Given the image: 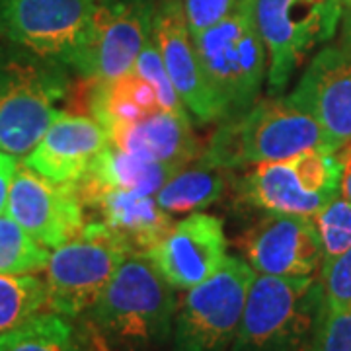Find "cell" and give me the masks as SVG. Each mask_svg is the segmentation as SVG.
<instances>
[{
	"instance_id": "836d02e7",
	"label": "cell",
	"mask_w": 351,
	"mask_h": 351,
	"mask_svg": "<svg viewBox=\"0 0 351 351\" xmlns=\"http://www.w3.org/2000/svg\"><path fill=\"white\" fill-rule=\"evenodd\" d=\"M332 2H336V4H339L341 8H348V6H351V0H332Z\"/></svg>"
},
{
	"instance_id": "d4e9b609",
	"label": "cell",
	"mask_w": 351,
	"mask_h": 351,
	"mask_svg": "<svg viewBox=\"0 0 351 351\" xmlns=\"http://www.w3.org/2000/svg\"><path fill=\"white\" fill-rule=\"evenodd\" d=\"M49 248L41 246L8 213L0 215V274L25 276L45 269Z\"/></svg>"
},
{
	"instance_id": "7a4b0ae2",
	"label": "cell",
	"mask_w": 351,
	"mask_h": 351,
	"mask_svg": "<svg viewBox=\"0 0 351 351\" xmlns=\"http://www.w3.org/2000/svg\"><path fill=\"white\" fill-rule=\"evenodd\" d=\"M304 151L332 152L324 131L289 100L269 98L256 101L248 112L223 119L199 154V164L230 170L289 160Z\"/></svg>"
},
{
	"instance_id": "ffe728a7",
	"label": "cell",
	"mask_w": 351,
	"mask_h": 351,
	"mask_svg": "<svg viewBox=\"0 0 351 351\" xmlns=\"http://www.w3.org/2000/svg\"><path fill=\"white\" fill-rule=\"evenodd\" d=\"M88 108L110 138L121 129L162 110L156 90L135 69L113 80L92 82Z\"/></svg>"
},
{
	"instance_id": "5b68a950",
	"label": "cell",
	"mask_w": 351,
	"mask_h": 351,
	"mask_svg": "<svg viewBox=\"0 0 351 351\" xmlns=\"http://www.w3.org/2000/svg\"><path fill=\"white\" fill-rule=\"evenodd\" d=\"M322 304L314 277L256 274L230 351H308Z\"/></svg>"
},
{
	"instance_id": "52a82bcc",
	"label": "cell",
	"mask_w": 351,
	"mask_h": 351,
	"mask_svg": "<svg viewBox=\"0 0 351 351\" xmlns=\"http://www.w3.org/2000/svg\"><path fill=\"white\" fill-rule=\"evenodd\" d=\"M256 271L240 258H226L221 269L189 289L178 306L172 351H230Z\"/></svg>"
},
{
	"instance_id": "4dcf8cb0",
	"label": "cell",
	"mask_w": 351,
	"mask_h": 351,
	"mask_svg": "<svg viewBox=\"0 0 351 351\" xmlns=\"http://www.w3.org/2000/svg\"><path fill=\"white\" fill-rule=\"evenodd\" d=\"M16 170H18L16 156L0 151V215L6 211V203H8V195H10Z\"/></svg>"
},
{
	"instance_id": "4316f807",
	"label": "cell",
	"mask_w": 351,
	"mask_h": 351,
	"mask_svg": "<svg viewBox=\"0 0 351 351\" xmlns=\"http://www.w3.org/2000/svg\"><path fill=\"white\" fill-rule=\"evenodd\" d=\"M133 69L143 78H147L152 84V88L156 90V96H158L162 110L176 113H189L186 110V106L180 100L172 82H170V76L166 73V66L162 63V57H160L158 45L154 41V36L147 41V45H145V49L141 51Z\"/></svg>"
},
{
	"instance_id": "d6a6232c",
	"label": "cell",
	"mask_w": 351,
	"mask_h": 351,
	"mask_svg": "<svg viewBox=\"0 0 351 351\" xmlns=\"http://www.w3.org/2000/svg\"><path fill=\"white\" fill-rule=\"evenodd\" d=\"M341 20H343V43L351 47V6L343 8Z\"/></svg>"
},
{
	"instance_id": "e575fe53",
	"label": "cell",
	"mask_w": 351,
	"mask_h": 351,
	"mask_svg": "<svg viewBox=\"0 0 351 351\" xmlns=\"http://www.w3.org/2000/svg\"><path fill=\"white\" fill-rule=\"evenodd\" d=\"M346 147H351V143H350V145H346Z\"/></svg>"
},
{
	"instance_id": "cb8c5ba5",
	"label": "cell",
	"mask_w": 351,
	"mask_h": 351,
	"mask_svg": "<svg viewBox=\"0 0 351 351\" xmlns=\"http://www.w3.org/2000/svg\"><path fill=\"white\" fill-rule=\"evenodd\" d=\"M47 308V289L39 277L0 274V334Z\"/></svg>"
},
{
	"instance_id": "83f0119b",
	"label": "cell",
	"mask_w": 351,
	"mask_h": 351,
	"mask_svg": "<svg viewBox=\"0 0 351 351\" xmlns=\"http://www.w3.org/2000/svg\"><path fill=\"white\" fill-rule=\"evenodd\" d=\"M308 351H351V306H328L324 301Z\"/></svg>"
},
{
	"instance_id": "1f68e13d",
	"label": "cell",
	"mask_w": 351,
	"mask_h": 351,
	"mask_svg": "<svg viewBox=\"0 0 351 351\" xmlns=\"http://www.w3.org/2000/svg\"><path fill=\"white\" fill-rule=\"evenodd\" d=\"M338 160L341 164L339 174V195L351 203V147H341L338 151Z\"/></svg>"
},
{
	"instance_id": "9c48e42d",
	"label": "cell",
	"mask_w": 351,
	"mask_h": 351,
	"mask_svg": "<svg viewBox=\"0 0 351 351\" xmlns=\"http://www.w3.org/2000/svg\"><path fill=\"white\" fill-rule=\"evenodd\" d=\"M343 8L332 0H258L256 18L269 66L267 84L277 94L316 43L334 36Z\"/></svg>"
},
{
	"instance_id": "f1b7e54d",
	"label": "cell",
	"mask_w": 351,
	"mask_h": 351,
	"mask_svg": "<svg viewBox=\"0 0 351 351\" xmlns=\"http://www.w3.org/2000/svg\"><path fill=\"white\" fill-rule=\"evenodd\" d=\"M320 283L328 306H351V248L320 265Z\"/></svg>"
},
{
	"instance_id": "9a60e30c",
	"label": "cell",
	"mask_w": 351,
	"mask_h": 351,
	"mask_svg": "<svg viewBox=\"0 0 351 351\" xmlns=\"http://www.w3.org/2000/svg\"><path fill=\"white\" fill-rule=\"evenodd\" d=\"M248 263L256 274L314 277L322 265V244L313 217L269 215L250 232Z\"/></svg>"
},
{
	"instance_id": "4fadbf2b",
	"label": "cell",
	"mask_w": 351,
	"mask_h": 351,
	"mask_svg": "<svg viewBox=\"0 0 351 351\" xmlns=\"http://www.w3.org/2000/svg\"><path fill=\"white\" fill-rule=\"evenodd\" d=\"M143 254L172 287L189 291L213 277L226 262L225 226L213 215L191 213Z\"/></svg>"
},
{
	"instance_id": "30bf717a",
	"label": "cell",
	"mask_w": 351,
	"mask_h": 351,
	"mask_svg": "<svg viewBox=\"0 0 351 351\" xmlns=\"http://www.w3.org/2000/svg\"><path fill=\"white\" fill-rule=\"evenodd\" d=\"M98 0H0V38L69 66Z\"/></svg>"
},
{
	"instance_id": "5bb4252c",
	"label": "cell",
	"mask_w": 351,
	"mask_h": 351,
	"mask_svg": "<svg viewBox=\"0 0 351 351\" xmlns=\"http://www.w3.org/2000/svg\"><path fill=\"white\" fill-rule=\"evenodd\" d=\"M154 41L182 104L199 123L219 119L193 45L184 0H160L154 16Z\"/></svg>"
},
{
	"instance_id": "ac0fdd59",
	"label": "cell",
	"mask_w": 351,
	"mask_h": 351,
	"mask_svg": "<svg viewBox=\"0 0 351 351\" xmlns=\"http://www.w3.org/2000/svg\"><path fill=\"white\" fill-rule=\"evenodd\" d=\"M240 195L269 215L314 217L334 197L311 191L302 184L293 158L262 162L240 180Z\"/></svg>"
},
{
	"instance_id": "7c38bea8",
	"label": "cell",
	"mask_w": 351,
	"mask_h": 351,
	"mask_svg": "<svg viewBox=\"0 0 351 351\" xmlns=\"http://www.w3.org/2000/svg\"><path fill=\"white\" fill-rule=\"evenodd\" d=\"M287 100L320 125L330 151L350 145L351 47L343 43L316 53Z\"/></svg>"
},
{
	"instance_id": "2e32d148",
	"label": "cell",
	"mask_w": 351,
	"mask_h": 351,
	"mask_svg": "<svg viewBox=\"0 0 351 351\" xmlns=\"http://www.w3.org/2000/svg\"><path fill=\"white\" fill-rule=\"evenodd\" d=\"M108 147L110 137L94 117L61 112L24 164L55 184H76Z\"/></svg>"
},
{
	"instance_id": "484cf974",
	"label": "cell",
	"mask_w": 351,
	"mask_h": 351,
	"mask_svg": "<svg viewBox=\"0 0 351 351\" xmlns=\"http://www.w3.org/2000/svg\"><path fill=\"white\" fill-rule=\"evenodd\" d=\"M322 244V263L330 262L351 248V203L336 195L313 217Z\"/></svg>"
},
{
	"instance_id": "ba28073f",
	"label": "cell",
	"mask_w": 351,
	"mask_h": 351,
	"mask_svg": "<svg viewBox=\"0 0 351 351\" xmlns=\"http://www.w3.org/2000/svg\"><path fill=\"white\" fill-rule=\"evenodd\" d=\"M160 0H98L92 25L69 69L90 82L125 75L152 38Z\"/></svg>"
},
{
	"instance_id": "8992f818",
	"label": "cell",
	"mask_w": 351,
	"mask_h": 351,
	"mask_svg": "<svg viewBox=\"0 0 351 351\" xmlns=\"http://www.w3.org/2000/svg\"><path fill=\"white\" fill-rule=\"evenodd\" d=\"M133 248L106 223H88L75 239L49 254L45 265L47 308L76 318L96 304Z\"/></svg>"
},
{
	"instance_id": "3957f363",
	"label": "cell",
	"mask_w": 351,
	"mask_h": 351,
	"mask_svg": "<svg viewBox=\"0 0 351 351\" xmlns=\"http://www.w3.org/2000/svg\"><path fill=\"white\" fill-rule=\"evenodd\" d=\"M256 4L258 0H237L223 20L193 36L203 78L221 121L248 112L262 90L267 49L258 27Z\"/></svg>"
},
{
	"instance_id": "f546056e",
	"label": "cell",
	"mask_w": 351,
	"mask_h": 351,
	"mask_svg": "<svg viewBox=\"0 0 351 351\" xmlns=\"http://www.w3.org/2000/svg\"><path fill=\"white\" fill-rule=\"evenodd\" d=\"M234 4L237 0H184L191 36H197L223 20Z\"/></svg>"
},
{
	"instance_id": "8fae6325",
	"label": "cell",
	"mask_w": 351,
	"mask_h": 351,
	"mask_svg": "<svg viewBox=\"0 0 351 351\" xmlns=\"http://www.w3.org/2000/svg\"><path fill=\"white\" fill-rule=\"evenodd\" d=\"M4 213L49 250L84 228V203L76 184H55L25 164L16 170Z\"/></svg>"
},
{
	"instance_id": "e0dca14e",
	"label": "cell",
	"mask_w": 351,
	"mask_h": 351,
	"mask_svg": "<svg viewBox=\"0 0 351 351\" xmlns=\"http://www.w3.org/2000/svg\"><path fill=\"white\" fill-rule=\"evenodd\" d=\"M84 207L96 209L101 223L115 230L135 252L151 250L168 234L172 219L154 195H141L115 188L78 191Z\"/></svg>"
},
{
	"instance_id": "277c9868",
	"label": "cell",
	"mask_w": 351,
	"mask_h": 351,
	"mask_svg": "<svg viewBox=\"0 0 351 351\" xmlns=\"http://www.w3.org/2000/svg\"><path fill=\"white\" fill-rule=\"evenodd\" d=\"M69 66L20 45H0V151L27 156L61 115Z\"/></svg>"
},
{
	"instance_id": "7402d4cb",
	"label": "cell",
	"mask_w": 351,
	"mask_h": 351,
	"mask_svg": "<svg viewBox=\"0 0 351 351\" xmlns=\"http://www.w3.org/2000/svg\"><path fill=\"white\" fill-rule=\"evenodd\" d=\"M225 176L217 168L178 170L156 193V203L166 213H189L205 209L223 197Z\"/></svg>"
},
{
	"instance_id": "6da1fadb",
	"label": "cell",
	"mask_w": 351,
	"mask_h": 351,
	"mask_svg": "<svg viewBox=\"0 0 351 351\" xmlns=\"http://www.w3.org/2000/svg\"><path fill=\"white\" fill-rule=\"evenodd\" d=\"M174 287L143 252H133L88 311L108 351H160L172 339Z\"/></svg>"
},
{
	"instance_id": "d6986e66",
	"label": "cell",
	"mask_w": 351,
	"mask_h": 351,
	"mask_svg": "<svg viewBox=\"0 0 351 351\" xmlns=\"http://www.w3.org/2000/svg\"><path fill=\"white\" fill-rule=\"evenodd\" d=\"M113 147L152 162L182 168L199 154L188 113L160 112L121 129L110 138Z\"/></svg>"
},
{
	"instance_id": "44dd1931",
	"label": "cell",
	"mask_w": 351,
	"mask_h": 351,
	"mask_svg": "<svg viewBox=\"0 0 351 351\" xmlns=\"http://www.w3.org/2000/svg\"><path fill=\"white\" fill-rule=\"evenodd\" d=\"M178 170L182 168L152 162L131 152L121 151L110 143V147L100 152V156L90 166L84 178L76 182V189L90 191V189L115 188L141 193V195H156L158 189Z\"/></svg>"
},
{
	"instance_id": "603a6c76",
	"label": "cell",
	"mask_w": 351,
	"mask_h": 351,
	"mask_svg": "<svg viewBox=\"0 0 351 351\" xmlns=\"http://www.w3.org/2000/svg\"><path fill=\"white\" fill-rule=\"evenodd\" d=\"M0 351H84V348L69 318L49 311L0 334Z\"/></svg>"
}]
</instances>
